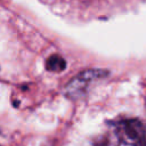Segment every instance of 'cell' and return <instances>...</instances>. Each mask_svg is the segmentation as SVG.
<instances>
[{
  "label": "cell",
  "instance_id": "obj_2",
  "mask_svg": "<svg viewBox=\"0 0 146 146\" xmlns=\"http://www.w3.org/2000/svg\"><path fill=\"white\" fill-rule=\"evenodd\" d=\"M105 75L106 72L102 70H88L81 72L78 76L72 79L70 83L66 86L65 94L71 98L81 97L83 94L87 92L88 88L91 86L94 81H98Z\"/></svg>",
  "mask_w": 146,
  "mask_h": 146
},
{
  "label": "cell",
  "instance_id": "obj_4",
  "mask_svg": "<svg viewBox=\"0 0 146 146\" xmlns=\"http://www.w3.org/2000/svg\"><path fill=\"white\" fill-rule=\"evenodd\" d=\"M119 143L120 139L116 133H114V136L107 133L105 136H102V138L98 140V143L95 146H119Z\"/></svg>",
  "mask_w": 146,
  "mask_h": 146
},
{
  "label": "cell",
  "instance_id": "obj_1",
  "mask_svg": "<svg viewBox=\"0 0 146 146\" xmlns=\"http://www.w3.org/2000/svg\"><path fill=\"white\" fill-rule=\"evenodd\" d=\"M114 131L120 141L130 146H146V128L139 120H121L115 123Z\"/></svg>",
  "mask_w": 146,
  "mask_h": 146
},
{
  "label": "cell",
  "instance_id": "obj_3",
  "mask_svg": "<svg viewBox=\"0 0 146 146\" xmlns=\"http://www.w3.org/2000/svg\"><path fill=\"white\" fill-rule=\"evenodd\" d=\"M46 67L50 72H62L66 67V62L59 55H52L47 59Z\"/></svg>",
  "mask_w": 146,
  "mask_h": 146
}]
</instances>
